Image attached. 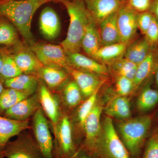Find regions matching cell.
Returning a JSON list of instances; mask_svg holds the SVG:
<instances>
[{"instance_id": "obj_1", "label": "cell", "mask_w": 158, "mask_h": 158, "mask_svg": "<svg viewBox=\"0 0 158 158\" xmlns=\"http://www.w3.org/2000/svg\"><path fill=\"white\" fill-rule=\"evenodd\" d=\"M56 0H0V15L9 20L17 29L25 44L31 47L36 42L31 23L37 9Z\"/></svg>"}, {"instance_id": "obj_2", "label": "cell", "mask_w": 158, "mask_h": 158, "mask_svg": "<svg viewBox=\"0 0 158 158\" xmlns=\"http://www.w3.org/2000/svg\"><path fill=\"white\" fill-rule=\"evenodd\" d=\"M56 1L65 6L69 17L67 35L60 45L66 55L80 52L86 27L93 19L83 0Z\"/></svg>"}, {"instance_id": "obj_3", "label": "cell", "mask_w": 158, "mask_h": 158, "mask_svg": "<svg viewBox=\"0 0 158 158\" xmlns=\"http://www.w3.org/2000/svg\"><path fill=\"white\" fill-rule=\"evenodd\" d=\"M148 116H139L119 123L118 125L123 142L133 156L139 153L151 127Z\"/></svg>"}, {"instance_id": "obj_4", "label": "cell", "mask_w": 158, "mask_h": 158, "mask_svg": "<svg viewBox=\"0 0 158 158\" xmlns=\"http://www.w3.org/2000/svg\"><path fill=\"white\" fill-rule=\"evenodd\" d=\"M101 150L106 158H130L128 152L119 138L110 117L105 118L103 123Z\"/></svg>"}, {"instance_id": "obj_5", "label": "cell", "mask_w": 158, "mask_h": 158, "mask_svg": "<svg viewBox=\"0 0 158 158\" xmlns=\"http://www.w3.org/2000/svg\"><path fill=\"white\" fill-rule=\"evenodd\" d=\"M31 48L44 66L64 69L67 55L61 45L36 42Z\"/></svg>"}, {"instance_id": "obj_6", "label": "cell", "mask_w": 158, "mask_h": 158, "mask_svg": "<svg viewBox=\"0 0 158 158\" xmlns=\"http://www.w3.org/2000/svg\"><path fill=\"white\" fill-rule=\"evenodd\" d=\"M33 129L36 142L43 158H53V142L48 122L41 108L34 114Z\"/></svg>"}, {"instance_id": "obj_7", "label": "cell", "mask_w": 158, "mask_h": 158, "mask_svg": "<svg viewBox=\"0 0 158 158\" xmlns=\"http://www.w3.org/2000/svg\"><path fill=\"white\" fill-rule=\"evenodd\" d=\"M9 47L16 64L23 73L38 77L39 70L44 65L31 48L20 40L15 45Z\"/></svg>"}, {"instance_id": "obj_8", "label": "cell", "mask_w": 158, "mask_h": 158, "mask_svg": "<svg viewBox=\"0 0 158 158\" xmlns=\"http://www.w3.org/2000/svg\"><path fill=\"white\" fill-rule=\"evenodd\" d=\"M138 14L129 6H123L118 11L117 24L120 41L127 45L137 33Z\"/></svg>"}, {"instance_id": "obj_9", "label": "cell", "mask_w": 158, "mask_h": 158, "mask_svg": "<svg viewBox=\"0 0 158 158\" xmlns=\"http://www.w3.org/2000/svg\"><path fill=\"white\" fill-rule=\"evenodd\" d=\"M3 151L7 158H43L36 142L28 138L8 142Z\"/></svg>"}, {"instance_id": "obj_10", "label": "cell", "mask_w": 158, "mask_h": 158, "mask_svg": "<svg viewBox=\"0 0 158 158\" xmlns=\"http://www.w3.org/2000/svg\"><path fill=\"white\" fill-rule=\"evenodd\" d=\"M92 19L98 25L103 20L118 11L121 0H83Z\"/></svg>"}, {"instance_id": "obj_11", "label": "cell", "mask_w": 158, "mask_h": 158, "mask_svg": "<svg viewBox=\"0 0 158 158\" xmlns=\"http://www.w3.org/2000/svg\"><path fill=\"white\" fill-rule=\"evenodd\" d=\"M40 106L38 94H34L18 102L6 111L2 116L18 121H26L34 115Z\"/></svg>"}, {"instance_id": "obj_12", "label": "cell", "mask_w": 158, "mask_h": 158, "mask_svg": "<svg viewBox=\"0 0 158 158\" xmlns=\"http://www.w3.org/2000/svg\"><path fill=\"white\" fill-rule=\"evenodd\" d=\"M67 65L77 70L94 74L106 75L108 69L105 64L80 52L67 55Z\"/></svg>"}, {"instance_id": "obj_13", "label": "cell", "mask_w": 158, "mask_h": 158, "mask_svg": "<svg viewBox=\"0 0 158 158\" xmlns=\"http://www.w3.org/2000/svg\"><path fill=\"white\" fill-rule=\"evenodd\" d=\"M39 29L48 40L56 39L61 31V22L57 12L50 7L43 9L39 17Z\"/></svg>"}, {"instance_id": "obj_14", "label": "cell", "mask_w": 158, "mask_h": 158, "mask_svg": "<svg viewBox=\"0 0 158 158\" xmlns=\"http://www.w3.org/2000/svg\"><path fill=\"white\" fill-rule=\"evenodd\" d=\"M65 69L73 77L85 97H89L102 85L98 75L77 70L68 65Z\"/></svg>"}, {"instance_id": "obj_15", "label": "cell", "mask_w": 158, "mask_h": 158, "mask_svg": "<svg viewBox=\"0 0 158 158\" xmlns=\"http://www.w3.org/2000/svg\"><path fill=\"white\" fill-rule=\"evenodd\" d=\"M39 84L38 96L40 103L43 111L52 123L55 131L59 120V103L56 99L49 90L47 86L41 82Z\"/></svg>"}, {"instance_id": "obj_16", "label": "cell", "mask_w": 158, "mask_h": 158, "mask_svg": "<svg viewBox=\"0 0 158 158\" xmlns=\"http://www.w3.org/2000/svg\"><path fill=\"white\" fill-rule=\"evenodd\" d=\"M59 153L67 156L73 152L74 145L70 120L67 116L59 121L55 131Z\"/></svg>"}, {"instance_id": "obj_17", "label": "cell", "mask_w": 158, "mask_h": 158, "mask_svg": "<svg viewBox=\"0 0 158 158\" xmlns=\"http://www.w3.org/2000/svg\"><path fill=\"white\" fill-rule=\"evenodd\" d=\"M29 128L28 120L18 121L0 116V150H4L10 138Z\"/></svg>"}, {"instance_id": "obj_18", "label": "cell", "mask_w": 158, "mask_h": 158, "mask_svg": "<svg viewBox=\"0 0 158 158\" xmlns=\"http://www.w3.org/2000/svg\"><path fill=\"white\" fill-rule=\"evenodd\" d=\"M118 11L106 18L99 24L102 46L121 42L117 24Z\"/></svg>"}, {"instance_id": "obj_19", "label": "cell", "mask_w": 158, "mask_h": 158, "mask_svg": "<svg viewBox=\"0 0 158 158\" xmlns=\"http://www.w3.org/2000/svg\"><path fill=\"white\" fill-rule=\"evenodd\" d=\"M97 24L93 19L88 24L81 44V49L88 56L93 59L99 49L102 47L101 41Z\"/></svg>"}, {"instance_id": "obj_20", "label": "cell", "mask_w": 158, "mask_h": 158, "mask_svg": "<svg viewBox=\"0 0 158 158\" xmlns=\"http://www.w3.org/2000/svg\"><path fill=\"white\" fill-rule=\"evenodd\" d=\"M102 111L101 106L96 104L84 123L83 127L85 129L87 142L90 144L95 141L100 133Z\"/></svg>"}, {"instance_id": "obj_21", "label": "cell", "mask_w": 158, "mask_h": 158, "mask_svg": "<svg viewBox=\"0 0 158 158\" xmlns=\"http://www.w3.org/2000/svg\"><path fill=\"white\" fill-rule=\"evenodd\" d=\"M37 77L23 73L12 78L7 79L3 82L5 88H11L27 92L33 95L38 88Z\"/></svg>"}, {"instance_id": "obj_22", "label": "cell", "mask_w": 158, "mask_h": 158, "mask_svg": "<svg viewBox=\"0 0 158 158\" xmlns=\"http://www.w3.org/2000/svg\"><path fill=\"white\" fill-rule=\"evenodd\" d=\"M151 47L145 37L138 40L128 44L123 58L138 65L148 56Z\"/></svg>"}, {"instance_id": "obj_23", "label": "cell", "mask_w": 158, "mask_h": 158, "mask_svg": "<svg viewBox=\"0 0 158 158\" xmlns=\"http://www.w3.org/2000/svg\"><path fill=\"white\" fill-rule=\"evenodd\" d=\"M127 45L123 43H118L102 46L94 56L93 59L102 62L103 64H111L114 61L123 58Z\"/></svg>"}, {"instance_id": "obj_24", "label": "cell", "mask_w": 158, "mask_h": 158, "mask_svg": "<svg viewBox=\"0 0 158 158\" xmlns=\"http://www.w3.org/2000/svg\"><path fill=\"white\" fill-rule=\"evenodd\" d=\"M68 73L62 68L43 66L39 70L38 77L48 88H56L66 82L68 78Z\"/></svg>"}, {"instance_id": "obj_25", "label": "cell", "mask_w": 158, "mask_h": 158, "mask_svg": "<svg viewBox=\"0 0 158 158\" xmlns=\"http://www.w3.org/2000/svg\"><path fill=\"white\" fill-rule=\"evenodd\" d=\"M3 60L2 68L0 75V81L3 82L7 79H11L23 74L19 68L9 47H0Z\"/></svg>"}, {"instance_id": "obj_26", "label": "cell", "mask_w": 158, "mask_h": 158, "mask_svg": "<svg viewBox=\"0 0 158 158\" xmlns=\"http://www.w3.org/2000/svg\"><path fill=\"white\" fill-rule=\"evenodd\" d=\"M106 113L109 117L128 119L131 117L129 101L126 96H119L113 99L107 106Z\"/></svg>"}, {"instance_id": "obj_27", "label": "cell", "mask_w": 158, "mask_h": 158, "mask_svg": "<svg viewBox=\"0 0 158 158\" xmlns=\"http://www.w3.org/2000/svg\"><path fill=\"white\" fill-rule=\"evenodd\" d=\"M19 40L16 27L9 19L0 15V45L11 47Z\"/></svg>"}, {"instance_id": "obj_28", "label": "cell", "mask_w": 158, "mask_h": 158, "mask_svg": "<svg viewBox=\"0 0 158 158\" xmlns=\"http://www.w3.org/2000/svg\"><path fill=\"white\" fill-rule=\"evenodd\" d=\"M31 96L27 92L5 88L0 94V116H3L7 110L24 99Z\"/></svg>"}, {"instance_id": "obj_29", "label": "cell", "mask_w": 158, "mask_h": 158, "mask_svg": "<svg viewBox=\"0 0 158 158\" xmlns=\"http://www.w3.org/2000/svg\"><path fill=\"white\" fill-rule=\"evenodd\" d=\"M154 55L150 52L147 57L137 65L135 75L133 80L134 88L137 89L148 77L155 65Z\"/></svg>"}, {"instance_id": "obj_30", "label": "cell", "mask_w": 158, "mask_h": 158, "mask_svg": "<svg viewBox=\"0 0 158 158\" xmlns=\"http://www.w3.org/2000/svg\"><path fill=\"white\" fill-rule=\"evenodd\" d=\"M158 103V91L147 85L143 89L137 101V107L141 112L152 110Z\"/></svg>"}, {"instance_id": "obj_31", "label": "cell", "mask_w": 158, "mask_h": 158, "mask_svg": "<svg viewBox=\"0 0 158 158\" xmlns=\"http://www.w3.org/2000/svg\"><path fill=\"white\" fill-rule=\"evenodd\" d=\"M117 76H121L134 80L137 65L124 58L114 61L110 64Z\"/></svg>"}, {"instance_id": "obj_32", "label": "cell", "mask_w": 158, "mask_h": 158, "mask_svg": "<svg viewBox=\"0 0 158 158\" xmlns=\"http://www.w3.org/2000/svg\"><path fill=\"white\" fill-rule=\"evenodd\" d=\"M63 94L65 103L71 107L78 105L82 100L81 91L74 81L65 85Z\"/></svg>"}, {"instance_id": "obj_33", "label": "cell", "mask_w": 158, "mask_h": 158, "mask_svg": "<svg viewBox=\"0 0 158 158\" xmlns=\"http://www.w3.org/2000/svg\"><path fill=\"white\" fill-rule=\"evenodd\" d=\"M100 88L99 87L98 88L93 94L88 97V98L79 108L78 110V118L80 124L83 127L85 119L96 105L98 93Z\"/></svg>"}, {"instance_id": "obj_34", "label": "cell", "mask_w": 158, "mask_h": 158, "mask_svg": "<svg viewBox=\"0 0 158 158\" xmlns=\"http://www.w3.org/2000/svg\"><path fill=\"white\" fill-rule=\"evenodd\" d=\"M134 88L132 80L121 76H117L116 80V92L119 96H125Z\"/></svg>"}, {"instance_id": "obj_35", "label": "cell", "mask_w": 158, "mask_h": 158, "mask_svg": "<svg viewBox=\"0 0 158 158\" xmlns=\"http://www.w3.org/2000/svg\"><path fill=\"white\" fill-rule=\"evenodd\" d=\"M154 17V15L150 12L144 11L138 13L137 25L138 29L141 31L142 34L144 35L145 34Z\"/></svg>"}, {"instance_id": "obj_36", "label": "cell", "mask_w": 158, "mask_h": 158, "mask_svg": "<svg viewBox=\"0 0 158 158\" xmlns=\"http://www.w3.org/2000/svg\"><path fill=\"white\" fill-rule=\"evenodd\" d=\"M144 35V37L151 46L155 45L158 43V20L155 17H154Z\"/></svg>"}, {"instance_id": "obj_37", "label": "cell", "mask_w": 158, "mask_h": 158, "mask_svg": "<svg viewBox=\"0 0 158 158\" xmlns=\"http://www.w3.org/2000/svg\"><path fill=\"white\" fill-rule=\"evenodd\" d=\"M143 158H158V134L149 139Z\"/></svg>"}, {"instance_id": "obj_38", "label": "cell", "mask_w": 158, "mask_h": 158, "mask_svg": "<svg viewBox=\"0 0 158 158\" xmlns=\"http://www.w3.org/2000/svg\"><path fill=\"white\" fill-rule=\"evenodd\" d=\"M150 0H130L128 6L138 13L146 11L149 9Z\"/></svg>"}, {"instance_id": "obj_39", "label": "cell", "mask_w": 158, "mask_h": 158, "mask_svg": "<svg viewBox=\"0 0 158 158\" xmlns=\"http://www.w3.org/2000/svg\"><path fill=\"white\" fill-rule=\"evenodd\" d=\"M149 9L150 12L158 20V0H154L151 3Z\"/></svg>"}, {"instance_id": "obj_40", "label": "cell", "mask_w": 158, "mask_h": 158, "mask_svg": "<svg viewBox=\"0 0 158 158\" xmlns=\"http://www.w3.org/2000/svg\"><path fill=\"white\" fill-rule=\"evenodd\" d=\"M2 53H1V51H0V75H1V72H2Z\"/></svg>"}, {"instance_id": "obj_41", "label": "cell", "mask_w": 158, "mask_h": 158, "mask_svg": "<svg viewBox=\"0 0 158 158\" xmlns=\"http://www.w3.org/2000/svg\"><path fill=\"white\" fill-rule=\"evenodd\" d=\"M5 88L4 87V85H3V82L2 81H0V94L2 93Z\"/></svg>"}, {"instance_id": "obj_42", "label": "cell", "mask_w": 158, "mask_h": 158, "mask_svg": "<svg viewBox=\"0 0 158 158\" xmlns=\"http://www.w3.org/2000/svg\"><path fill=\"white\" fill-rule=\"evenodd\" d=\"M155 81L157 86L158 87V68L157 69L156 71V73Z\"/></svg>"}, {"instance_id": "obj_43", "label": "cell", "mask_w": 158, "mask_h": 158, "mask_svg": "<svg viewBox=\"0 0 158 158\" xmlns=\"http://www.w3.org/2000/svg\"><path fill=\"white\" fill-rule=\"evenodd\" d=\"M5 157V155L4 151L0 150V158H4Z\"/></svg>"}, {"instance_id": "obj_44", "label": "cell", "mask_w": 158, "mask_h": 158, "mask_svg": "<svg viewBox=\"0 0 158 158\" xmlns=\"http://www.w3.org/2000/svg\"><path fill=\"white\" fill-rule=\"evenodd\" d=\"M78 158H89L87 156H81L80 157Z\"/></svg>"}]
</instances>
